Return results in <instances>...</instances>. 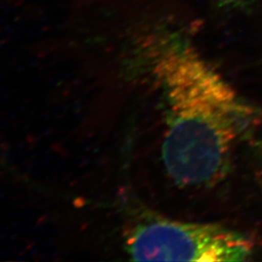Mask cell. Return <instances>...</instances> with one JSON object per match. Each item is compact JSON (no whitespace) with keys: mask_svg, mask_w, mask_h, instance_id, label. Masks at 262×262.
Segmentation results:
<instances>
[{"mask_svg":"<svg viewBox=\"0 0 262 262\" xmlns=\"http://www.w3.org/2000/svg\"><path fill=\"white\" fill-rule=\"evenodd\" d=\"M126 251L135 261H245L254 242L222 225L151 215L128 229Z\"/></svg>","mask_w":262,"mask_h":262,"instance_id":"cell-2","label":"cell"},{"mask_svg":"<svg viewBox=\"0 0 262 262\" xmlns=\"http://www.w3.org/2000/svg\"><path fill=\"white\" fill-rule=\"evenodd\" d=\"M139 51L165 100L162 159L170 177L182 186L219 183L258 113L177 30L157 28Z\"/></svg>","mask_w":262,"mask_h":262,"instance_id":"cell-1","label":"cell"},{"mask_svg":"<svg viewBox=\"0 0 262 262\" xmlns=\"http://www.w3.org/2000/svg\"><path fill=\"white\" fill-rule=\"evenodd\" d=\"M215 5L226 9H243L253 5L256 0H212Z\"/></svg>","mask_w":262,"mask_h":262,"instance_id":"cell-3","label":"cell"},{"mask_svg":"<svg viewBox=\"0 0 262 262\" xmlns=\"http://www.w3.org/2000/svg\"><path fill=\"white\" fill-rule=\"evenodd\" d=\"M253 154H254V161L256 164V169L258 171V176L262 182V140L254 143Z\"/></svg>","mask_w":262,"mask_h":262,"instance_id":"cell-4","label":"cell"}]
</instances>
